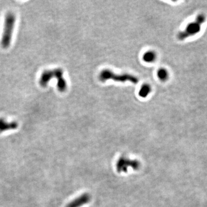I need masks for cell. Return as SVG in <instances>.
<instances>
[{
  "label": "cell",
  "mask_w": 207,
  "mask_h": 207,
  "mask_svg": "<svg viewBox=\"0 0 207 207\" xmlns=\"http://www.w3.org/2000/svg\"><path fill=\"white\" fill-rule=\"evenodd\" d=\"M206 20V17L204 14H200L197 16L196 21H197L201 25H202Z\"/></svg>",
  "instance_id": "cell-12"
},
{
  "label": "cell",
  "mask_w": 207,
  "mask_h": 207,
  "mask_svg": "<svg viewBox=\"0 0 207 207\" xmlns=\"http://www.w3.org/2000/svg\"><path fill=\"white\" fill-rule=\"evenodd\" d=\"M18 127V124L16 122L8 123L4 119L0 118V132L8 130L15 129Z\"/></svg>",
  "instance_id": "cell-8"
},
{
  "label": "cell",
  "mask_w": 207,
  "mask_h": 207,
  "mask_svg": "<svg viewBox=\"0 0 207 207\" xmlns=\"http://www.w3.org/2000/svg\"><path fill=\"white\" fill-rule=\"evenodd\" d=\"M15 22V15L12 12H8L5 16L4 31L1 41V45L4 48H8L10 45Z\"/></svg>",
  "instance_id": "cell-1"
},
{
  "label": "cell",
  "mask_w": 207,
  "mask_h": 207,
  "mask_svg": "<svg viewBox=\"0 0 207 207\" xmlns=\"http://www.w3.org/2000/svg\"><path fill=\"white\" fill-rule=\"evenodd\" d=\"M54 77L57 79L58 89L61 92H64L66 90L67 83L65 79L63 78V70L61 69L57 68L54 70Z\"/></svg>",
  "instance_id": "cell-6"
},
{
  "label": "cell",
  "mask_w": 207,
  "mask_h": 207,
  "mask_svg": "<svg viewBox=\"0 0 207 207\" xmlns=\"http://www.w3.org/2000/svg\"><path fill=\"white\" fill-rule=\"evenodd\" d=\"M99 78L102 82H105L109 80H112L113 81L121 82L129 81L135 84H136L139 82V80L132 75L129 74H117L109 70H102L99 74Z\"/></svg>",
  "instance_id": "cell-2"
},
{
  "label": "cell",
  "mask_w": 207,
  "mask_h": 207,
  "mask_svg": "<svg viewBox=\"0 0 207 207\" xmlns=\"http://www.w3.org/2000/svg\"><path fill=\"white\" fill-rule=\"evenodd\" d=\"M150 91L151 87L147 84H144L143 86H142L139 94L141 97L146 98L149 94Z\"/></svg>",
  "instance_id": "cell-9"
},
{
  "label": "cell",
  "mask_w": 207,
  "mask_h": 207,
  "mask_svg": "<svg viewBox=\"0 0 207 207\" xmlns=\"http://www.w3.org/2000/svg\"><path fill=\"white\" fill-rule=\"evenodd\" d=\"M91 197L89 193H85L72 201L66 207H81L89 203Z\"/></svg>",
  "instance_id": "cell-5"
},
{
  "label": "cell",
  "mask_w": 207,
  "mask_h": 207,
  "mask_svg": "<svg viewBox=\"0 0 207 207\" xmlns=\"http://www.w3.org/2000/svg\"><path fill=\"white\" fill-rule=\"evenodd\" d=\"M156 58V55L153 51L147 52L143 55V60L146 62H152Z\"/></svg>",
  "instance_id": "cell-10"
},
{
  "label": "cell",
  "mask_w": 207,
  "mask_h": 207,
  "mask_svg": "<svg viewBox=\"0 0 207 207\" xmlns=\"http://www.w3.org/2000/svg\"><path fill=\"white\" fill-rule=\"evenodd\" d=\"M141 166L140 163L136 159H130L124 156L118 158L116 163V170L118 173H127L128 168H131L135 170H138Z\"/></svg>",
  "instance_id": "cell-3"
},
{
  "label": "cell",
  "mask_w": 207,
  "mask_h": 207,
  "mask_svg": "<svg viewBox=\"0 0 207 207\" xmlns=\"http://www.w3.org/2000/svg\"><path fill=\"white\" fill-rule=\"evenodd\" d=\"M201 24L197 21L190 23L186 27L185 29L180 32L178 35V39L184 40L190 36H194L198 34L201 30Z\"/></svg>",
  "instance_id": "cell-4"
},
{
  "label": "cell",
  "mask_w": 207,
  "mask_h": 207,
  "mask_svg": "<svg viewBox=\"0 0 207 207\" xmlns=\"http://www.w3.org/2000/svg\"><path fill=\"white\" fill-rule=\"evenodd\" d=\"M54 77V70H47L42 73L40 79L39 84L43 87H45L50 81Z\"/></svg>",
  "instance_id": "cell-7"
},
{
  "label": "cell",
  "mask_w": 207,
  "mask_h": 207,
  "mask_svg": "<svg viewBox=\"0 0 207 207\" xmlns=\"http://www.w3.org/2000/svg\"><path fill=\"white\" fill-rule=\"evenodd\" d=\"M158 77L161 81H166L168 78L169 73L165 69H160L158 72Z\"/></svg>",
  "instance_id": "cell-11"
}]
</instances>
